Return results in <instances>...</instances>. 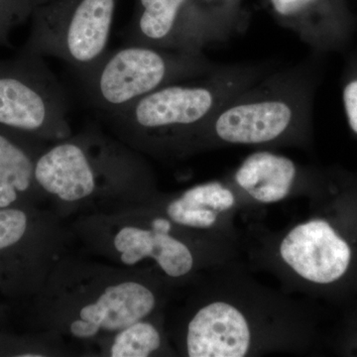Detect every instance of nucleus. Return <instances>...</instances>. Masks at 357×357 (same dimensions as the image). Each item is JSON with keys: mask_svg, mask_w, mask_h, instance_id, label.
<instances>
[{"mask_svg": "<svg viewBox=\"0 0 357 357\" xmlns=\"http://www.w3.org/2000/svg\"><path fill=\"white\" fill-rule=\"evenodd\" d=\"M31 301L40 332L93 354L122 328L156 314L160 293L156 276L149 272L70 253Z\"/></svg>", "mask_w": 357, "mask_h": 357, "instance_id": "f257e3e1", "label": "nucleus"}, {"mask_svg": "<svg viewBox=\"0 0 357 357\" xmlns=\"http://www.w3.org/2000/svg\"><path fill=\"white\" fill-rule=\"evenodd\" d=\"M35 178L62 218L151 199L150 171L138 151L93 129L50 143L37 160Z\"/></svg>", "mask_w": 357, "mask_h": 357, "instance_id": "f03ea898", "label": "nucleus"}, {"mask_svg": "<svg viewBox=\"0 0 357 357\" xmlns=\"http://www.w3.org/2000/svg\"><path fill=\"white\" fill-rule=\"evenodd\" d=\"M176 225L145 203L79 215L70 229L105 261L151 274L156 269L171 280H181L192 273L196 256L190 244L176 234Z\"/></svg>", "mask_w": 357, "mask_h": 357, "instance_id": "7ed1b4c3", "label": "nucleus"}, {"mask_svg": "<svg viewBox=\"0 0 357 357\" xmlns=\"http://www.w3.org/2000/svg\"><path fill=\"white\" fill-rule=\"evenodd\" d=\"M167 84L112 115L117 137L136 151L183 145L198 138L223 105L245 89V76L215 75Z\"/></svg>", "mask_w": 357, "mask_h": 357, "instance_id": "20e7f679", "label": "nucleus"}, {"mask_svg": "<svg viewBox=\"0 0 357 357\" xmlns=\"http://www.w3.org/2000/svg\"><path fill=\"white\" fill-rule=\"evenodd\" d=\"M57 213L41 206L0 208V294L32 300L76 238Z\"/></svg>", "mask_w": 357, "mask_h": 357, "instance_id": "39448f33", "label": "nucleus"}, {"mask_svg": "<svg viewBox=\"0 0 357 357\" xmlns=\"http://www.w3.org/2000/svg\"><path fill=\"white\" fill-rule=\"evenodd\" d=\"M208 70L199 53L128 44L105 54L81 77L89 102L112 116L162 86Z\"/></svg>", "mask_w": 357, "mask_h": 357, "instance_id": "423d86ee", "label": "nucleus"}, {"mask_svg": "<svg viewBox=\"0 0 357 357\" xmlns=\"http://www.w3.org/2000/svg\"><path fill=\"white\" fill-rule=\"evenodd\" d=\"M119 0H50L32 16L23 52L65 61L79 76L107 53Z\"/></svg>", "mask_w": 357, "mask_h": 357, "instance_id": "0eeeda50", "label": "nucleus"}, {"mask_svg": "<svg viewBox=\"0 0 357 357\" xmlns=\"http://www.w3.org/2000/svg\"><path fill=\"white\" fill-rule=\"evenodd\" d=\"M68 100L43 57L24 53L0 61V126L47 142L72 135Z\"/></svg>", "mask_w": 357, "mask_h": 357, "instance_id": "6e6552de", "label": "nucleus"}, {"mask_svg": "<svg viewBox=\"0 0 357 357\" xmlns=\"http://www.w3.org/2000/svg\"><path fill=\"white\" fill-rule=\"evenodd\" d=\"M302 89L273 83L244 89L215 112L199 137L208 132L236 145L268 144L285 137L309 117L310 89Z\"/></svg>", "mask_w": 357, "mask_h": 357, "instance_id": "1a4fd4ad", "label": "nucleus"}, {"mask_svg": "<svg viewBox=\"0 0 357 357\" xmlns=\"http://www.w3.org/2000/svg\"><path fill=\"white\" fill-rule=\"evenodd\" d=\"M337 223L312 218L293 227L279 248L283 261L304 280L328 286L344 280L354 266V241Z\"/></svg>", "mask_w": 357, "mask_h": 357, "instance_id": "9d476101", "label": "nucleus"}, {"mask_svg": "<svg viewBox=\"0 0 357 357\" xmlns=\"http://www.w3.org/2000/svg\"><path fill=\"white\" fill-rule=\"evenodd\" d=\"M252 333L243 312L222 301L194 312L185 326L184 349L190 357H243L250 351Z\"/></svg>", "mask_w": 357, "mask_h": 357, "instance_id": "9b49d317", "label": "nucleus"}, {"mask_svg": "<svg viewBox=\"0 0 357 357\" xmlns=\"http://www.w3.org/2000/svg\"><path fill=\"white\" fill-rule=\"evenodd\" d=\"M185 2L187 0H139V10L128 32V44L199 53L210 33L187 18Z\"/></svg>", "mask_w": 357, "mask_h": 357, "instance_id": "f8f14e48", "label": "nucleus"}, {"mask_svg": "<svg viewBox=\"0 0 357 357\" xmlns=\"http://www.w3.org/2000/svg\"><path fill=\"white\" fill-rule=\"evenodd\" d=\"M50 142L0 126V208L48 202L35 178L40 155Z\"/></svg>", "mask_w": 357, "mask_h": 357, "instance_id": "ddd939ff", "label": "nucleus"}, {"mask_svg": "<svg viewBox=\"0 0 357 357\" xmlns=\"http://www.w3.org/2000/svg\"><path fill=\"white\" fill-rule=\"evenodd\" d=\"M297 177L293 160L272 152L249 155L234 174L241 190L263 204L278 203L290 194Z\"/></svg>", "mask_w": 357, "mask_h": 357, "instance_id": "4468645a", "label": "nucleus"}, {"mask_svg": "<svg viewBox=\"0 0 357 357\" xmlns=\"http://www.w3.org/2000/svg\"><path fill=\"white\" fill-rule=\"evenodd\" d=\"M164 338L153 316L134 321L98 344L93 356L149 357L163 349Z\"/></svg>", "mask_w": 357, "mask_h": 357, "instance_id": "2eb2a0df", "label": "nucleus"}, {"mask_svg": "<svg viewBox=\"0 0 357 357\" xmlns=\"http://www.w3.org/2000/svg\"><path fill=\"white\" fill-rule=\"evenodd\" d=\"M74 352L64 342L47 333L20 335L0 331V356H65Z\"/></svg>", "mask_w": 357, "mask_h": 357, "instance_id": "dca6fc26", "label": "nucleus"}, {"mask_svg": "<svg viewBox=\"0 0 357 357\" xmlns=\"http://www.w3.org/2000/svg\"><path fill=\"white\" fill-rule=\"evenodd\" d=\"M181 203L217 211L230 210L236 204V197L229 188L220 182H208L194 185L176 197Z\"/></svg>", "mask_w": 357, "mask_h": 357, "instance_id": "f3484780", "label": "nucleus"}, {"mask_svg": "<svg viewBox=\"0 0 357 357\" xmlns=\"http://www.w3.org/2000/svg\"><path fill=\"white\" fill-rule=\"evenodd\" d=\"M50 0H0V45L9 42L11 32L32 18L39 6Z\"/></svg>", "mask_w": 357, "mask_h": 357, "instance_id": "a211bd4d", "label": "nucleus"}, {"mask_svg": "<svg viewBox=\"0 0 357 357\" xmlns=\"http://www.w3.org/2000/svg\"><path fill=\"white\" fill-rule=\"evenodd\" d=\"M342 100L347 126L357 138V57L351 61L345 73Z\"/></svg>", "mask_w": 357, "mask_h": 357, "instance_id": "6ab92c4d", "label": "nucleus"}, {"mask_svg": "<svg viewBox=\"0 0 357 357\" xmlns=\"http://www.w3.org/2000/svg\"><path fill=\"white\" fill-rule=\"evenodd\" d=\"M275 13L285 20H298L312 9H319L326 0H270Z\"/></svg>", "mask_w": 357, "mask_h": 357, "instance_id": "aec40b11", "label": "nucleus"}, {"mask_svg": "<svg viewBox=\"0 0 357 357\" xmlns=\"http://www.w3.org/2000/svg\"><path fill=\"white\" fill-rule=\"evenodd\" d=\"M6 309H4L3 305L0 303V325H2L4 319H6Z\"/></svg>", "mask_w": 357, "mask_h": 357, "instance_id": "412c9836", "label": "nucleus"}]
</instances>
